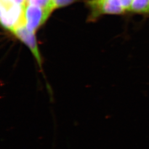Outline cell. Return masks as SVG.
Returning <instances> with one entry per match:
<instances>
[{"label": "cell", "instance_id": "6da1fadb", "mask_svg": "<svg viewBox=\"0 0 149 149\" xmlns=\"http://www.w3.org/2000/svg\"><path fill=\"white\" fill-rule=\"evenodd\" d=\"M1 22L5 29L13 33L17 28L25 25V9L14 0H1Z\"/></svg>", "mask_w": 149, "mask_h": 149}, {"label": "cell", "instance_id": "7a4b0ae2", "mask_svg": "<svg viewBox=\"0 0 149 149\" xmlns=\"http://www.w3.org/2000/svg\"><path fill=\"white\" fill-rule=\"evenodd\" d=\"M90 10L89 19L93 21L103 15H121L125 12L121 0H87Z\"/></svg>", "mask_w": 149, "mask_h": 149}, {"label": "cell", "instance_id": "3957f363", "mask_svg": "<svg viewBox=\"0 0 149 149\" xmlns=\"http://www.w3.org/2000/svg\"><path fill=\"white\" fill-rule=\"evenodd\" d=\"M52 12L48 8L27 3L25 9V26L29 31L36 33Z\"/></svg>", "mask_w": 149, "mask_h": 149}, {"label": "cell", "instance_id": "277c9868", "mask_svg": "<svg viewBox=\"0 0 149 149\" xmlns=\"http://www.w3.org/2000/svg\"><path fill=\"white\" fill-rule=\"evenodd\" d=\"M13 33L22 42L27 45L32 51L39 65H41V58L38 48L35 33L29 31L25 25H23L17 28Z\"/></svg>", "mask_w": 149, "mask_h": 149}, {"label": "cell", "instance_id": "5b68a950", "mask_svg": "<svg viewBox=\"0 0 149 149\" xmlns=\"http://www.w3.org/2000/svg\"><path fill=\"white\" fill-rule=\"evenodd\" d=\"M130 12L149 15V0H133Z\"/></svg>", "mask_w": 149, "mask_h": 149}, {"label": "cell", "instance_id": "8992f818", "mask_svg": "<svg viewBox=\"0 0 149 149\" xmlns=\"http://www.w3.org/2000/svg\"><path fill=\"white\" fill-rule=\"evenodd\" d=\"M27 3L40 6L53 11V0H28Z\"/></svg>", "mask_w": 149, "mask_h": 149}, {"label": "cell", "instance_id": "52a82bcc", "mask_svg": "<svg viewBox=\"0 0 149 149\" xmlns=\"http://www.w3.org/2000/svg\"><path fill=\"white\" fill-rule=\"evenodd\" d=\"M76 0H53L54 9L63 7L74 2Z\"/></svg>", "mask_w": 149, "mask_h": 149}, {"label": "cell", "instance_id": "ba28073f", "mask_svg": "<svg viewBox=\"0 0 149 149\" xmlns=\"http://www.w3.org/2000/svg\"><path fill=\"white\" fill-rule=\"evenodd\" d=\"M122 5L125 12L130 11L133 0H121Z\"/></svg>", "mask_w": 149, "mask_h": 149}]
</instances>
